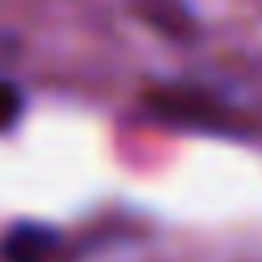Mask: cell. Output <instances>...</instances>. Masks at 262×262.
<instances>
[{
    "label": "cell",
    "mask_w": 262,
    "mask_h": 262,
    "mask_svg": "<svg viewBox=\"0 0 262 262\" xmlns=\"http://www.w3.org/2000/svg\"><path fill=\"white\" fill-rule=\"evenodd\" d=\"M57 246H61L57 229H49V225H41V221H20V225H12V229L4 233L0 258H4V262H49V258L57 254Z\"/></svg>",
    "instance_id": "obj_1"
},
{
    "label": "cell",
    "mask_w": 262,
    "mask_h": 262,
    "mask_svg": "<svg viewBox=\"0 0 262 262\" xmlns=\"http://www.w3.org/2000/svg\"><path fill=\"white\" fill-rule=\"evenodd\" d=\"M151 106L184 127H217L225 123V111L213 102V98H192L188 90H172V94H151Z\"/></svg>",
    "instance_id": "obj_2"
},
{
    "label": "cell",
    "mask_w": 262,
    "mask_h": 262,
    "mask_svg": "<svg viewBox=\"0 0 262 262\" xmlns=\"http://www.w3.org/2000/svg\"><path fill=\"white\" fill-rule=\"evenodd\" d=\"M20 106H25L20 90H16V86H8V82H0V131H8V127L20 119Z\"/></svg>",
    "instance_id": "obj_3"
}]
</instances>
